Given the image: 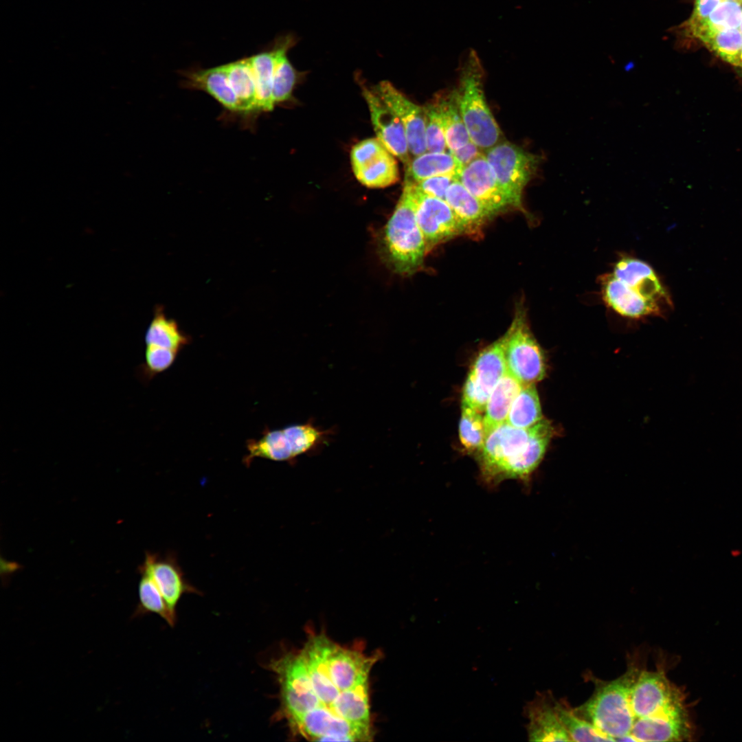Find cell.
Returning a JSON list of instances; mask_svg holds the SVG:
<instances>
[{
	"label": "cell",
	"mask_w": 742,
	"mask_h": 742,
	"mask_svg": "<svg viewBox=\"0 0 742 742\" xmlns=\"http://www.w3.org/2000/svg\"><path fill=\"white\" fill-rule=\"evenodd\" d=\"M330 429H324L313 422L293 425L276 430L280 462L295 458L318 448L330 439Z\"/></svg>",
	"instance_id": "cell-20"
},
{
	"label": "cell",
	"mask_w": 742,
	"mask_h": 742,
	"mask_svg": "<svg viewBox=\"0 0 742 742\" xmlns=\"http://www.w3.org/2000/svg\"><path fill=\"white\" fill-rule=\"evenodd\" d=\"M414 197L416 221L424 235L427 252L441 243L465 234L445 200L423 194L416 183Z\"/></svg>",
	"instance_id": "cell-10"
},
{
	"label": "cell",
	"mask_w": 742,
	"mask_h": 742,
	"mask_svg": "<svg viewBox=\"0 0 742 742\" xmlns=\"http://www.w3.org/2000/svg\"><path fill=\"white\" fill-rule=\"evenodd\" d=\"M328 673L333 683L345 691L369 682V674L379 660L380 653L367 655L358 648L343 647L319 634Z\"/></svg>",
	"instance_id": "cell-8"
},
{
	"label": "cell",
	"mask_w": 742,
	"mask_h": 742,
	"mask_svg": "<svg viewBox=\"0 0 742 742\" xmlns=\"http://www.w3.org/2000/svg\"><path fill=\"white\" fill-rule=\"evenodd\" d=\"M414 185V181L405 179L402 194L383 234L385 260L394 272L401 275L416 272L428 253L416 221Z\"/></svg>",
	"instance_id": "cell-3"
},
{
	"label": "cell",
	"mask_w": 742,
	"mask_h": 742,
	"mask_svg": "<svg viewBox=\"0 0 742 742\" xmlns=\"http://www.w3.org/2000/svg\"><path fill=\"white\" fill-rule=\"evenodd\" d=\"M484 155L498 185L508 197L512 207L523 210V191L537 170L539 157L505 140L492 147Z\"/></svg>",
	"instance_id": "cell-6"
},
{
	"label": "cell",
	"mask_w": 742,
	"mask_h": 742,
	"mask_svg": "<svg viewBox=\"0 0 742 742\" xmlns=\"http://www.w3.org/2000/svg\"><path fill=\"white\" fill-rule=\"evenodd\" d=\"M504 336L507 370L523 385L542 380L546 373V358L521 308L517 311Z\"/></svg>",
	"instance_id": "cell-5"
},
{
	"label": "cell",
	"mask_w": 742,
	"mask_h": 742,
	"mask_svg": "<svg viewBox=\"0 0 742 742\" xmlns=\"http://www.w3.org/2000/svg\"><path fill=\"white\" fill-rule=\"evenodd\" d=\"M276 47V64L273 81V99L275 105L289 100L298 79V72L288 58L289 49L297 43L293 34L279 36L274 39Z\"/></svg>",
	"instance_id": "cell-23"
},
{
	"label": "cell",
	"mask_w": 742,
	"mask_h": 742,
	"mask_svg": "<svg viewBox=\"0 0 742 742\" xmlns=\"http://www.w3.org/2000/svg\"><path fill=\"white\" fill-rule=\"evenodd\" d=\"M553 434L554 427L544 418L527 429L504 422L487 436L476 453L482 480L490 487L508 479L527 482L543 460Z\"/></svg>",
	"instance_id": "cell-1"
},
{
	"label": "cell",
	"mask_w": 742,
	"mask_h": 742,
	"mask_svg": "<svg viewBox=\"0 0 742 742\" xmlns=\"http://www.w3.org/2000/svg\"><path fill=\"white\" fill-rule=\"evenodd\" d=\"M484 77L476 52L468 49L461 61L458 86L454 91L470 139L485 153L504 139L485 98Z\"/></svg>",
	"instance_id": "cell-4"
},
{
	"label": "cell",
	"mask_w": 742,
	"mask_h": 742,
	"mask_svg": "<svg viewBox=\"0 0 742 742\" xmlns=\"http://www.w3.org/2000/svg\"><path fill=\"white\" fill-rule=\"evenodd\" d=\"M739 29L740 32H741V34H742V22H741V25H740V27H739Z\"/></svg>",
	"instance_id": "cell-45"
},
{
	"label": "cell",
	"mask_w": 742,
	"mask_h": 742,
	"mask_svg": "<svg viewBox=\"0 0 742 742\" xmlns=\"http://www.w3.org/2000/svg\"><path fill=\"white\" fill-rule=\"evenodd\" d=\"M737 67L742 69V49L739 56V62Z\"/></svg>",
	"instance_id": "cell-44"
},
{
	"label": "cell",
	"mask_w": 742,
	"mask_h": 742,
	"mask_svg": "<svg viewBox=\"0 0 742 742\" xmlns=\"http://www.w3.org/2000/svg\"><path fill=\"white\" fill-rule=\"evenodd\" d=\"M277 47L275 41L265 49L249 58L256 85L258 108L260 114L269 112L275 106L273 81Z\"/></svg>",
	"instance_id": "cell-25"
},
{
	"label": "cell",
	"mask_w": 742,
	"mask_h": 742,
	"mask_svg": "<svg viewBox=\"0 0 742 742\" xmlns=\"http://www.w3.org/2000/svg\"><path fill=\"white\" fill-rule=\"evenodd\" d=\"M742 22V3L739 1H721L710 15L700 23L679 30L675 33L682 38H695L712 32L739 29Z\"/></svg>",
	"instance_id": "cell-26"
},
{
	"label": "cell",
	"mask_w": 742,
	"mask_h": 742,
	"mask_svg": "<svg viewBox=\"0 0 742 742\" xmlns=\"http://www.w3.org/2000/svg\"><path fill=\"white\" fill-rule=\"evenodd\" d=\"M742 554V551L739 548H733L730 550V556L733 558H739Z\"/></svg>",
	"instance_id": "cell-43"
},
{
	"label": "cell",
	"mask_w": 742,
	"mask_h": 742,
	"mask_svg": "<svg viewBox=\"0 0 742 742\" xmlns=\"http://www.w3.org/2000/svg\"><path fill=\"white\" fill-rule=\"evenodd\" d=\"M643 665L639 658L631 659L625 673L611 681L587 675L594 690L586 702L574 708L575 712L615 741L631 734L636 720L631 694Z\"/></svg>",
	"instance_id": "cell-2"
},
{
	"label": "cell",
	"mask_w": 742,
	"mask_h": 742,
	"mask_svg": "<svg viewBox=\"0 0 742 742\" xmlns=\"http://www.w3.org/2000/svg\"><path fill=\"white\" fill-rule=\"evenodd\" d=\"M425 114V142L427 151L446 152L447 142L436 105L433 101L423 106Z\"/></svg>",
	"instance_id": "cell-37"
},
{
	"label": "cell",
	"mask_w": 742,
	"mask_h": 742,
	"mask_svg": "<svg viewBox=\"0 0 742 742\" xmlns=\"http://www.w3.org/2000/svg\"><path fill=\"white\" fill-rule=\"evenodd\" d=\"M697 40L722 60L737 67L742 49V34L739 29L712 32Z\"/></svg>",
	"instance_id": "cell-34"
},
{
	"label": "cell",
	"mask_w": 742,
	"mask_h": 742,
	"mask_svg": "<svg viewBox=\"0 0 742 742\" xmlns=\"http://www.w3.org/2000/svg\"><path fill=\"white\" fill-rule=\"evenodd\" d=\"M559 719L572 741H614L594 724L578 715L565 699H555Z\"/></svg>",
	"instance_id": "cell-32"
},
{
	"label": "cell",
	"mask_w": 742,
	"mask_h": 742,
	"mask_svg": "<svg viewBox=\"0 0 742 742\" xmlns=\"http://www.w3.org/2000/svg\"><path fill=\"white\" fill-rule=\"evenodd\" d=\"M459 437L462 447L467 452L476 453L482 448L486 438L484 414L463 403L459 424Z\"/></svg>",
	"instance_id": "cell-35"
},
{
	"label": "cell",
	"mask_w": 742,
	"mask_h": 742,
	"mask_svg": "<svg viewBox=\"0 0 742 742\" xmlns=\"http://www.w3.org/2000/svg\"><path fill=\"white\" fill-rule=\"evenodd\" d=\"M335 714L348 722L372 729L369 702V682L344 691L334 706Z\"/></svg>",
	"instance_id": "cell-28"
},
{
	"label": "cell",
	"mask_w": 742,
	"mask_h": 742,
	"mask_svg": "<svg viewBox=\"0 0 742 742\" xmlns=\"http://www.w3.org/2000/svg\"><path fill=\"white\" fill-rule=\"evenodd\" d=\"M523 385L508 370L491 392L484 411L487 436L506 422L511 405Z\"/></svg>",
	"instance_id": "cell-24"
},
{
	"label": "cell",
	"mask_w": 742,
	"mask_h": 742,
	"mask_svg": "<svg viewBox=\"0 0 742 742\" xmlns=\"http://www.w3.org/2000/svg\"><path fill=\"white\" fill-rule=\"evenodd\" d=\"M188 341V337L181 332L177 322L159 310L155 313L145 334L146 346H159L178 352Z\"/></svg>",
	"instance_id": "cell-33"
},
{
	"label": "cell",
	"mask_w": 742,
	"mask_h": 742,
	"mask_svg": "<svg viewBox=\"0 0 742 742\" xmlns=\"http://www.w3.org/2000/svg\"><path fill=\"white\" fill-rule=\"evenodd\" d=\"M445 201L453 210L465 234L477 232L494 216L458 179L449 186Z\"/></svg>",
	"instance_id": "cell-22"
},
{
	"label": "cell",
	"mask_w": 742,
	"mask_h": 742,
	"mask_svg": "<svg viewBox=\"0 0 742 742\" xmlns=\"http://www.w3.org/2000/svg\"><path fill=\"white\" fill-rule=\"evenodd\" d=\"M456 179L458 178L452 175H440L423 179L416 185L423 194L445 200L449 186Z\"/></svg>",
	"instance_id": "cell-40"
},
{
	"label": "cell",
	"mask_w": 742,
	"mask_h": 742,
	"mask_svg": "<svg viewBox=\"0 0 742 742\" xmlns=\"http://www.w3.org/2000/svg\"><path fill=\"white\" fill-rule=\"evenodd\" d=\"M691 709L637 718L631 734L636 741H690L695 734Z\"/></svg>",
	"instance_id": "cell-14"
},
{
	"label": "cell",
	"mask_w": 742,
	"mask_h": 742,
	"mask_svg": "<svg viewBox=\"0 0 742 742\" xmlns=\"http://www.w3.org/2000/svg\"><path fill=\"white\" fill-rule=\"evenodd\" d=\"M387 151L389 150L377 137L366 139L357 143L351 150L352 170L362 167Z\"/></svg>",
	"instance_id": "cell-39"
},
{
	"label": "cell",
	"mask_w": 742,
	"mask_h": 742,
	"mask_svg": "<svg viewBox=\"0 0 742 742\" xmlns=\"http://www.w3.org/2000/svg\"><path fill=\"white\" fill-rule=\"evenodd\" d=\"M374 89L401 121L410 154L416 157L427 152L423 106L413 103L388 81L379 82Z\"/></svg>",
	"instance_id": "cell-13"
},
{
	"label": "cell",
	"mask_w": 742,
	"mask_h": 742,
	"mask_svg": "<svg viewBox=\"0 0 742 742\" xmlns=\"http://www.w3.org/2000/svg\"><path fill=\"white\" fill-rule=\"evenodd\" d=\"M611 273L663 308L669 304V297L664 286L647 262L636 258L623 257L616 262Z\"/></svg>",
	"instance_id": "cell-19"
},
{
	"label": "cell",
	"mask_w": 742,
	"mask_h": 742,
	"mask_svg": "<svg viewBox=\"0 0 742 742\" xmlns=\"http://www.w3.org/2000/svg\"><path fill=\"white\" fill-rule=\"evenodd\" d=\"M444 128L449 151L459 148L471 139L463 121L455 91L438 96L434 100Z\"/></svg>",
	"instance_id": "cell-29"
},
{
	"label": "cell",
	"mask_w": 742,
	"mask_h": 742,
	"mask_svg": "<svg viewBox=\"0 0 742 742\" xmlns=\"http://www.w3.org/2000/svg\"><path fill=\"white\" fill-rule=\"evenodd\" d=\"M687 700L686 693L673 684L667 678L666 670L661 667L655 671L644 668L631 694V706L636 719L691 709Z\"/></svg>",
	"instance_id": "cell-7"
},
{
	"label": "cell",
	"mask_w": 742,
	"mask_h": 742,
	"mask_svg": "<svg viewBox=\"0 0 742 742\" xmlns=\"http://www.w3.org/2000/svg\"><path fill=\"white\" fill-rule=\"evenodd\" d=\"M739 1H740L742 3V0H739Z\"/></svg>",
	"instance_id": "cell-47"
},
{
	"label": "cell",
	"mask_w": 742,
	"mask_h": 742,
	"mask_svg": "<svg viewBox=\"0 0 742 742\" xmlns=\"http://www.w3.org/2000/svg\"><path fill=\"white\" fill-rule=\"evenodd\" d=\"M377 138L394 156L407 166L409 150L404 126L399 117L385 104L374 88L363 92Z\"/></svg>",
	"instance_id": "cell-12"
},
{
	"label": "cell",
	"mask_w": 742,
	"mask_h": 742,
	"mask_svg": "<svg viewBox=\"0 0 742 742\" xmlns=\"http://www.w3.org/2000/svg\"><path fill=\"white\" fill-rule=\"evenodd\" d=\"M353 172L361 184L372 188L392 186L399 179L397 161L389 151L372 159L362 167L353 170Z\"/></svg>",
	"instance_id": "cell-30"
},
{
	"label": "cell",
	"mask_w": 742,
	"mask_h": 742,
	"mask_svg": "<svg viewBox=\"0 0 742 742\" xmlns=\"http://www.w3.org/2000/svg\"><path fill=\"white\" fill-rule=\"evenodd\" d=\"M550 691L539 692L524 708L526 731L531 741H572L563 727Z\"/></svg>",
	"instance_id": "cell-16"
},
{
	"label": "cell",
	"mask_w": 742,
	"mask_h": 742,
	"mask_svg": "<svg viewBox=\"0 0 742 742\" xmlns=\"http://www.w3.org/2000/svg\"><path fill=\"white\" fill-rule=\"evenodd\" d=\"M543 418L535 383L523 385L515 398L506 423L521 429H527Z\"/></svg>",
	"instance_id": "cell-31"
},
{
	"label": "cell",
	"mask_w": 742,
	"mask_h": 742,
	"mask_svg": "<svg viewBox=\"0 0 742 742\" xmlns=\"http://www.w3.org/2000/svg\"><path fill=\"white\" fill-rule=\"evenodd\" d=\"M462 168L450 152L427 151L410 161L407 166L405 178L415 183L440 175H452L458 179Z\"/></svg>",
	"instance_id": "cell-27"
},
{
	"label": "cell",
	"mask_w": 742,
	"mask_h": 742,
	"mask_svg": "<svg viewBox=\"0 0 742 742\" xmlns=\"http://www.w3.org/2000/svg\"><path fill=\"white\" fill-rule=\"evenodd\" d=\"M462 168L467 166L484 153L471 140L458 149L449 151Z\"/></svg>",
	"instance_id": "cell-42"
},
{
	"label": "cell",
	"mask_w": 742,
	"mask_h": 742,
	"mask_svg": "<svg viewBox=\"0 0 742 742\" xmlns=\"http://www.w3.org/2000/svg\"><path fill=\"white\" fill-rule=\"evenodd\" d=\"M504 348L503 335L480 352L463 387L462 403L484 412L491 392L507 371Z\"/></svg>",
	"instance_id": "cell-9"
},
{
	"label": "cell",
	"mask_w": 742,
	"mask_h": 742,
	"mask_svg": "<svg viewBox=\"0 0 742 742\" xmlns=\"http://www.w3.org/2000/svg\"><path fill=\"white\" fill-rule=\"evenodd\" d=\"M142 576L139 583V610L138 612L154 613L161 616L170 626L173 627L176 622V614L169 609L166 600L157 585L151 577L145 572L139 571Z\"/></svg>",
	"instance_id": "cell-36"
},
{
	"label": "cell",
	"mask_w": 742,
	"mask_h": 742,
	"mask_svg": "<svg viewBox=\"0 0 742 742\" xmlns=\"http://www.w3.org/2000/svg\"><path fill=\"white\" fill-rule=\"evenodd\" d=\"M722 1H739V0H722Z\"/></svg>",
	"instance_id": "cell-46"
},
{
	"label": "cell",
	"mask_w": 742,
	"mask_h": 742,
	"mask_svg": "<svg viewBox=\"0 0 742 742\" xmlns=\"http://www.w3.org/2000/svg\"><path fill=\"white\" fill-rule=\"evenodd\" d=\"M238 100V115L247 127H252L260 114L255 79L248 57L225 64Z\"/></svg>",
	"instance_id": "cell-21"
},
{
	"label": "cell",
	"mask_w": 742,
	"mask_h": 742,
	"mask_svg": "<svg viewBox=\"0 0 742 742\" xmlns=\"http://www.w3.org/2000/svg\"><path fill=\"white\" fill-rule=\"evenodd\" d=\"M178 352L170 348L146 346L144 363L140 368L143 379H151L156 374L169 368L175 362Z\"/></svg>",
	"instance_id": "cell-38"
},
{
	"label": "cell",
	"mask_w": 742,
	"mask_h": 742,
	"mask_svg": "<svg viewBox=\"0 0 742 742\" xmlns=\"http://www.w3.org/2000/svg\"><path fill=\"white\" fill-rule=\"evenodd\" d=\"M600 285L605 303L623 317L639 319L659 314L663 308L633 286L616 278L611 273L600 278Z\"/></svg>",
	"instance_id": "cell-17"
},
{
	"label": "cell",
	"mask_w": 742,
	"mask_h": 742,
	"mask_svg": "<svg viewBox=\"0 0 742 742\" xmlns=\"http://www.w3.org/2000/svg\"><path fill=\"white\" fill-rule=\"evenodd\" d=\"M722 0H695L690 17L676 29L684 30L705 20Z\"/></svg>",
	"instance_id": "cell-41"
},
{
	"label": "cell",
	"mask_w": 742,
	"mask_h": 742,
	"mask_svg": "<svg viewBox=\"0 0 742 742\" xmlns=\"http://www.w3.org/2000/svg\"><path fill=\"white\" fill-rule=\"evenodd\" d=\"M139 571L151 577L174 614L183 595L200 593L187 581L176 555L171 552L163 556L147 552Z\"/></svg>",
	"instance_id": "cell-11"
},
{
	"label": "cell",
	"mask_w": 742,
	"mask_h": 742,
	"mask_svg": "<svg viewBox=\"0 0 742 742\" xmlns=\"http://www.w3.org/2000/svg\"><path fill=\"white\" fill-rule=\"evenodd\" d=\"M181 85L212 97L230 115H238V100L224 65L207 69L191 67L180 71Z\"/></svg>",
	"instance_id": "cell-18"
},
{
	"label": "cell",
	"mask_w": 742,
	"mask_h": 742,
	"mask_svg": "<svg viewBox=\"0 0 742 742\" xmlns=\"http://www.w3.org/2000/svg\"><path fill=\"white\" fill-rule=\"evenodd\" d=\"M458 180L493 215L512 207L498 185L485 155L463 167Z\"/></svg>",
	"instance_id": "cell-15"
}]
</instances>
